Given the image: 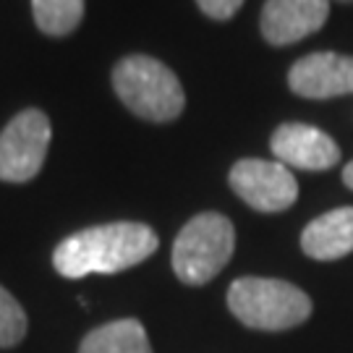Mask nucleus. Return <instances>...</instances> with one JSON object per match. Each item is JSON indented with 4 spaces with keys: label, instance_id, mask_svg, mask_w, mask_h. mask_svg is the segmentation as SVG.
Wrapping results in <instances>:
<instances>
[{
    "label": "nucleus",
    "instance_id": "6e6552de",
    "mask_svg": "<svg viewBox=\"0 0 353 353\" xmlns=\"http://www.w3.org/2000/svg\"><path fill=\"white\" fill-rule=\"evenodd\" d=\"M270 150L285 168L299 170H330L341 160V147L330 134L309 123H283L275 128Z\"/></svg>",
    "mask_w": 353,
    "mask_h": 353
},
{
    "label": "nucleus",
    "instance_id": "ddd939ff",
    "mask_svg": "<svg viewBox=\"0 0 353 353\" xmlns=\"http://www.w3.org/2000/svg\"><path fill=\"white\" fill-rule=\"evenodd\" d=\"M26 314L21 303L0 285V348H13L24 341Z\"/></svg>",
    "mask_w": 353,
    "mask_h": 353
},
{
    "label": "nucleus",
    "instance_id": "39448f33",
    "mask_svg": "<svg viewBox=\"0 0 353 353\" xmlns=\"http://www.w3.org/2000/svg\"><path fill=\"white\" fill-rule=\"evenodd\" d=\"M52 139L50 118L29 108L13 115L8 126L0 131V181L26 183L37 176L48 157Z\"/></svg>",
    "mask_w": 353,
    "mask_h": 353
},
{
    "label": "nucleus",
    "instance_id": "9b49d317",
    "mask_svg": "<svg viewBox=\"0 0 353 353\" xmlns=\"http://www.w3.org/2000/svg\"><path fill=\"white\" fill-rule=\"evenodd\" d=\"M79 353H152V345L139 319H115L92 330Z\"/></svg>",
    "mask_w": 353,
    "mask_h": 353
},
{
    "label": "nucleus",
    "instance_id": "20e7f679",
    "mask_svg": "<svg viewBox=\"0 0 353 353\" xmlns=\"http://www.w3.org/2000/svg\"><path fill=\"white\" fill-rule=\"evenodd\" d=\"M236 252V228L220 212H202L181 228L173 243V270L181 283L204 285L223 272Z\"/></svg>",
    "mask_w": 353,
    "mask_h": 353
},
{
    "label": "nucleus",
    "instance_id": "9d476101",
    "mask_svg": "<svg viewBox=\"0 0 353 353\" xmlns=\"http://www.w3.org/2000/svg\"><path fill=\"white\" fill-rule=\"evenodd\" d=\"M301 249L316 262H335L353 252V207L319 214L303 228Z\"/></svg>",
    "mask_w": 353,
    "mask_h": 353
},
{
    "label": "nucleus",
    "instance_id": "7ed1b4c3",
    "mask_svg": "<svg viewBox=\"0 0 353 353\" xmlns=\"http://www.w3.org/2000/svg\"><path fill=\"white\" fill-rule=\"evenodd\" d=\"M228 309L246 327L280 332L312 316V299L285 280L239 278L228 288Z\"/></svg>",
    "mask_w": 353,
    "mask_h": 353
},
{
    "label": "nucleus",
    "instance_id": "dca6fc26",
    "mask_svg": "<svg viewBox=\"0 0 353 353\" xmlns=\"http://www.w3.org/2000/svg\"><path fill=\"white\" fill-rule=\"evenodd\" d=\"M343 3H353V0H343Z\"/></svg>",
    "mask_w": 353,
    "mask_h": 353
},
{
    "label": "nucleus",
    "instance_id": "f8f14e48",
    "mask_svg": "<svg viewBox=\"0 0 353 353\" xmlns=\"http://www.w3.org/2000/svg\"><path fill=\"white\" fill-rule=\"evenodd\" d=\"M32 16L42 34L68 37L84 19V0H32Z\"/></svg>",
    "mask_w": 353,
    "mask_h": 353
},
{
    "label": "nucleus",
    "instance_id": "f257e3e1",
    "mask_svg": "<svg viewBox=\"0 0 353 353\" xmlns=\"http://www.w3.org/2000/svg\"><path fill=\"white\" fill-rule=\"evenodd\" d=\"M157 246V233L144 223H108L84 228L61 241L52 252V265L68 280L115 275L144 262Z\"/></svg>",
    "mask_w": 353,
    "mask_h": 353
},
{
    "label": "nucleus",
    "instance_id": "1a4fd4ad",
    "mask_svg": "<svg viewBox=\"0 0 353 353\" xmlns=\"http://www.w3.org/2000/svg\"><path fill=\"white\" fill-rule=\"evenodd\" d=\"M327 16L330 0H267L259 29L270 45L283 48L319 32Z\"/></svg>",
    "mask_w": 353,
    "mask_h": 353
},
{
    "label": "nucleus",
    "instance_id": "2eb2a0df",
    "mask_svg": "<svg viewBox=\"0 0 353 353\" xmlns=\"http://www.w3.org/2000/svg\"><path fill=\"white\" fill-rule=\"evenodd\" d=\"M343 183L353 191V163H348L345 168H343Z\"/></svg>",
    "mask_w": 353,
    "mask_h": 353
},
{
    "label": "nucleus",
    "instance_id": "4468645a",
    "mask_svg": "<svg viewBox=\"0 0 353 353\" xmlns=\"http://www.w3.org/2000/svg\"><path fill=\"white\" fill-rule=\"evenodd\" d=\"M196 6L202 8L204 16H210L214 21H228L239 13L243 0H196Z\"/></svg>",
    "mask_w": 353,
    "mask_h": 353
},
{
    "label": "nucleus",
    "instance_id": "f03ea898",
    "mask_svg": "<svg viewBox=\"0 0 353 353\" xmlns=\"http://www.w3.org/2000/svg\"><path fill=\"white\" fill-rule=\"evenodd\" d=\"M118 100L134 115L152 123H170L186 108L178 76L152 55H126L113 68Z\"/></svg>",
    "mask_w": 353,
    "mask_h": 353
},
{
    "label": "nucleus",
    "instance_id": "423d86ee",
    "mask_svg": "<svg viewBox=\"0 0 353 353\" xmlns=\"http://www.w3.org/2000/svg\"><path fill=\"white\" fill-rule=\"evenodd\" d=\"M230 189L256 212H283L299 199V183L278 160L243 157L230 168Z\"/></svg>",
    "mask_w": 353,
    "mask_h": 353
},
{
    "label": "nucleus",
    "instance_id": "0eeeda50",
    "mask_svg": "<svg viewBox=\"0 0 353 353\" xmlns=\"http://www.w3.org/2000/svg\"><path fill=\"white\" fill-rule=\"evenodd\" d=\"M288 87L306 100H330L353 92V58L341 52L303 55L288 71Z\"/></svg>",
    "mask_w": 353,
    "mask_h": 353
}]
</instances>
